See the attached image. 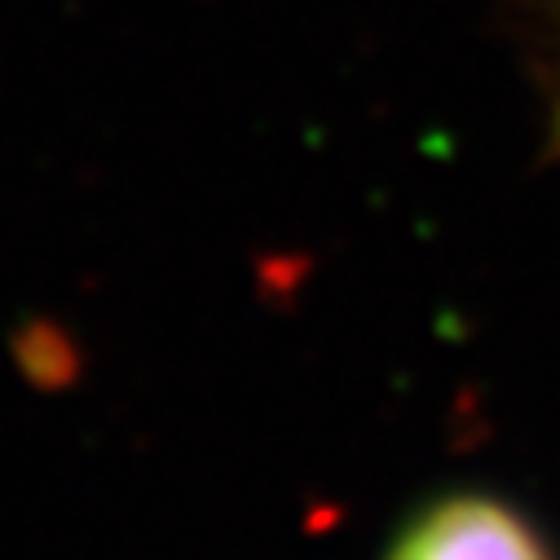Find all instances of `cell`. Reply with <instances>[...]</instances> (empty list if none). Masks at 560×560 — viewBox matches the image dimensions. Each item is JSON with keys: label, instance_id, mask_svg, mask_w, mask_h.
<instances>
[{"label": "cell", "instance_id": "6da1fadb", "mask_svg": "<svg viewBox=\"0 0 560 560\" xmlns=\"http://www.w3.org/2000/svg\"><path fill=\"white\" fill-rule=\"evenodd\" d=\"M380 560H560L547 529L490 490H446L419 503Z\"/></svg>", "mask_w": 560, "mask_h": 560}, {"label": "cell", "instance_id": "7a4b0ae2", "mask_svg": "<svg viewBox=\"0 0 560 560\" xmlns=\"http://www.w3.org/2000/svg\"><path fill=\"white\" fill-rule=\"evenodd\" d=\"M547 137L560 155V0H556V27H551V62H547Z\"/></svg>", "mask_w": 560, "mask_h": 560}]
</instances>
